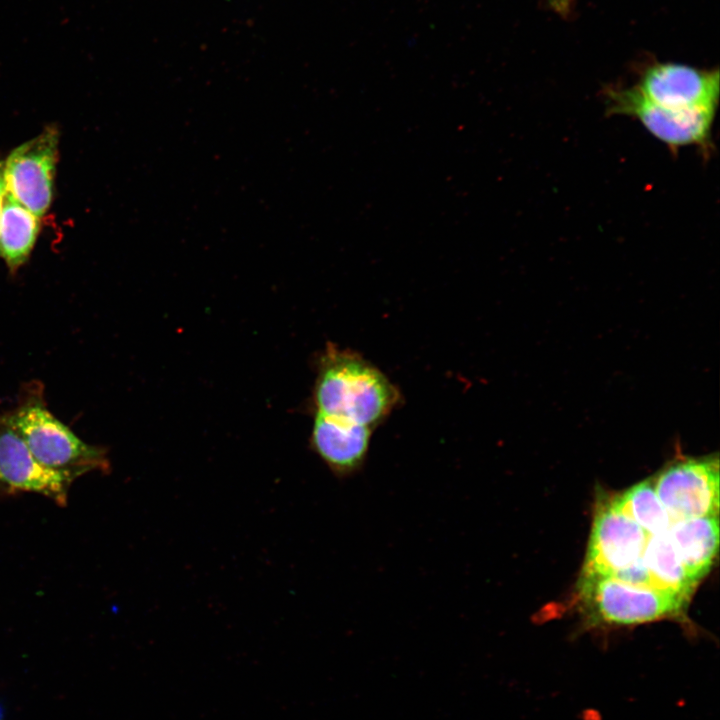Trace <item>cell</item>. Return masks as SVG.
Instances as JSON below:
<instances>
[{
  "instance_id": "1",
  "label": "cell",
  "mask_w": 720,
  "mask_h": 720,
  "mask_svg": "<svg viewBox=\"0 0 720 720\" xmlns=\"http://www.w3.org/2000/svg\"><path fill=\"white\" fill-rule=\"evenodd\" d=\"M397 387L358 353L328 344L313 389L317 413L375 429L399 404Z\"/></svg>"
},
{
  "instance_id": "2",
  "label": "cell",
  "mask_w": 720,
  "mask_h": 720,
  "mask_svg": "<svg viewBox=\"0 0 720 720\" xmlns=\"http://www.w3.org/2000/svg\"><path fill=\"white\" fill-rule=\"evenodd\" d=\"M8 416L35 458L71 482L92 471H110L106 450L84 442L60 421L46 407L41 390L30 391Z\"/></svg>"
},
{
  "instance_id": "3",
  "label": "cell",
  "mask_w": 720,
  "mask_h": 720,
  "mask_svg": "<svg viewBox=\"0 0 720 720\" xmlns=\"http://www.w3.org/2000/svg\"><path fill=\"white\" fill-rule=\"evenodd\" d=\"M578 597L591 624L613 626L678 616L688 603L673 594L631 585L611 576H581Z\"/></svg>"
},
{
  "instance_id": "4",
  "label": "cell",
  "mask_w": 720,
  "mask_h": 720,
  "mask_svg": "<svg viewBox=\"0 0 720 720\" xmlns=\"http://www.w3.org/2000/svg\"><path fill=\"white\" fill-rule=\"evenodd\" d=\"M604 96L608 114L637 119L673 153L681 147L696 146L704 156L710 154L717 108H666L645 99L634 86L609 87Z\"/></svg>"
},
{
  "instance_id": "5",
  "label": "cell",
  "mask_w": 720,
  "mask_h": 720,
  "mask_svg": "<svg viewBox=\"0 0 720 720\" xmlns=\"http://www.w3.org/2000/svg\"><path fill=\"white\" fill-rule=\"evenodd\" d=\"M653 484L672 522L719 514L717 454L678 456L655 475Z\"/></svg>"
},
{
  "instance_id": "6",
  "label": "cell",
  "mask_w": 720,
  "mask_h": 720,
  "mask_svg": "<svg viewBox=\"0 0 720 720\" xmlns=\"http://www.w3.org/2000/svg\"><path fill=\"white\" fill-rule=\"evenodd\" d=\"M58 143V129L47 127L15 148L5 161L7 193L38 218L53 199Z\"/></svg>"
},
{
  "instance_id": "7",
  "label": "cell",
  "mask_w": 720,
  "mask_h": 720,
  "mask_svg": "<svg viewBox=\"0 0 720 720\" xmlns=\"http://www.w3.org/2000/svg\"><path fill=\"white\" fill-rule=\"evenodd\" d=\"M648 537L611 498L599 499L581 576H614L642 557Z\"/></svg>"
},
{
  "instance_id": "8",
  "label": "cell",
  "mask_w": 720,
  "mask_h": 720,
  "mask_svg": "<svg viewBox=\"0 0 720 720\" xmlns=\"http://www.w3.org/2000/svg\"><path fill=\"white\" fill-rule=\"evenodd\" d=\"M719 83L717 69L656 62L640 73L634 88L648 101L666 108H717Z\"/></svg>"
},
{
  "instance_id": "9",
  "label": "cell",
  "mask_w": 720,
  "mask_h": 720,
  "mask_svg": "<svg viewBox=\"0 0 720 720\" xmlns=\"http://www.w3.org/2000/svg\"><path fill=\"white\" fill-rule=\"evenodd\" d=\"M71 484L68 478L35 458L8 413L0 415V485L6 492L38 493L65 506Z\"/></svg>"
},
{
  "instance_id": "10",
  "label": "cell",
  "mask_w": 720,
  "mask_h": 720,
  "mask_svg": "<svg viewBox=\"0 0 720 720\" xmlns=\"http://www.w3.org/2000/svg\"><path fill=\"white\" fill-rule=\"evenodd\" d=\"M373 430L315 412L310 446L335 477L347 479L365 465Z\"/></svg>"
},
{
  "instance_id": "11",
  "label": "cell",
  "mask_w": 720,
  "mask_h": 720,
  "mask_svg": "<svg viewBox=\"0 0 720 720\" xmlns=\"http://www.w3.org/2000/svg\"><path fill=\"white\" fill-rule=\"evenodd\" d=\"M666 533L686 571L699 583L710 571L718 552V516L673 521Z\"/></svg>"
},
{
  "instance_id": "12",
  "label": "cell",
  "mask_w": 720,
  "mask_h": 720,
  "mask_svg": "<svg viewBox=\"0 0 720 720\" xmlns=\"http://www.w3.org/2000/svg\"><path fill=\"white\" fill-rule=\"evenodd\" d=\"M39 230V218L6 193L0 219V256L11 272L27 261Z\"/></svg>"
},
{
  "instance_id": "13",
  "label": "cell",
  "mask_w": 720,
  "mask_h": 720,
  "mask_svg": "<svg viewBox=\"0 0 720 720\" xmlns=\"http://www.w3.org/2000/svg\"><path fill=\"white\" fill-rule=\"evenodd\" d=\"M641 558L655 589L689 601L698 583L686 571L666 532L649 535Z\"/></svg>"
},
{
  "instance_id": "14",
  "label": "cell",
  "mask_w": 720,
  "mask_h": 720,
  "mask_svg": "<svg viewBox=\"0 0 720 720\" xmlns=\"http://www.w3.org/2000/svg\"><path fill=\"white\" fill-rule=\"evenodd\" d=\"M613 505L649 535L664 533L672 520L659 500L653 478L636 483L611 498Z\"/></svg>"
},
{
  "instance_id": "15",
  "label": "cell",
  "mask_w": 720,
  "mask_h": 720,
  "mask_svg": "<svg viewBox=\"0 0 720 720\" xmlns=\"http://www.w3.org/2000/svg\"><path fill=\"white\" fill-rule=\"evenodd\" d=\"M550 5L561 14H566L570 8L572 0H549Z\"/></svg>"
},
{
  "instance_id": "16",
  "label": "cell",
  "mask_w": 720,
  "mask_h": 720,
  "mask_svg": "<svg viewBox=\"0 0 720 720\" xmlns=\"http://www.w3.org/2000/svg\"><path fill=\"white\" fill-rule=\"evenodd\" d=\"M4 169L5 161H0V199H3L7 193Z\"/></svg>"
},
{
  "instance_id": "17",
  "label": "cell",
  "mask_w": 720,
  "mask_h": 720,
  "mask_svg": "<svg viewBox=\"0 0 720 720\" xmlns=\"http://www.w3.org/2000/svg\"><path fill=\"white\" fill-rule=\"evenodd\" d=\"M5 197V196H4ZM4 199V198H3ZM3 199H0V219H1V212H2V205H3Z\"/></svg>"
}]
</instances>
